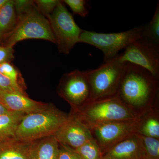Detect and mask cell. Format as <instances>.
<instances>
[{
	"instance_id": "obj_1",
	"label": "cell",
	"mask_w": 159,
	"mask_h": 159,
	"mask_svg": "<svg viewBox=\"0 0 159 159\" xmlns=\"http://www.w3.org/2000/svg\"><path fill=\"white\" fill-rule=\"evenodd\" d=\"M157 78L141 67L126 63L116 96L133 106L145 105L157 93Z\"/></svg>"
},
{
	"instance_id": "obj_2",
	"label": "cell",
	"mask_w": 159,
	"mask_h": 159,
	"mask_svg": "<svg viewBox=\"0 0 159 159\" xmlns=\"http://www.w3.org/2000/svg\"><path fill=\"white\" fill-rule=\"evenodd\" d=\"M72 112L89 129L102 123L138 120L116 96L86 102Z\"/></svg>"
},
{
	"instance_id": "obj_3",
	"label": "cell",
	"mask_w": 159,
	"mask_h": 159,
	"mask_svg": "<svg viewBox=\"0 0 159 159\" xmlns=\"http://www.w3.org/2000/svg\"><path fill=\"white\" fill-rule=\"evenodd\" d=\"M68 117L51 103L46 109L25 115L18 125L16 139L31 142L54 135Z\"/></svg>"
},
{
	"instance_id": "obj_4",
	"label": "cell",
	"mask_w": 159,
	"mask_h": 159,
	"mask_svg": "<svg viewBox=\"0 0 159 159\" xmlns=\"http://www.w3.org/2000/svg\"><path fill=\"white\" fill-rule=\"evenodd\" d=\"M125 64L118 54L98 68L86 71L90 92L88 102L116 96Z\"/></svg>"
},
{
	"instance_id": "obj_5",
	"label": "cell",
	"mask_w": 159,
	"mask_h": 159,
	"mask_svg": "<svg viewBox=\"0 0 159 159\" xmlns=\"http://www.w3.org/2000/svg\"><path fill=\"white\" fill-rule=\"evenodd\" d=\"M145 27L117 33H102L83 30L79 43L88 44L102 51L104 62L116 57L119 51L125 49L135 41L143 38Z\"/></svg>"
},
{
	"instance_id": "obj_6",
	"label": "cell",
	"mask_w": 159,
	"mask_h": 159,
	"mask_svg": "<svg viewBox=\"0 0 159 159\" xmlns=\"http://www.w3.org/2000/svg\"><path fill=\"white\" fill-rule=\"evenodd\" d=\"M40 39L56 43L48 20L38 11L36 6L29 13L18 18L16 27L5 40V45L13 48L21 41Z\"/></svg>"
},
{
	"instance_id": "obj_7",
	"label": "cell",
	"mask_w": 159,
	"mask_h": 159,
	"mask_svg": "<svg viewBox=\"0 0 159 159\" xmlns=\"http://www.w3.org/2000/svg\"><path fill=\"white\" fill-rule=\"evenodd\" d=\"M60 53L69 54L79 43L83 31L75 22L62 1H59L54 11L47 17Z\"/></svg>"
},
{
	"instance_id": "obj_8",
	"label": "cell",
	"mask_w": 159,
	"mask_h": 159,
	"mask_svg": "<svg viewBox=\"0 0 159 159\" xmlns=\"http://www.w3.org/2000/svg\"><path fill=\"white\" fill-rule=\"evenodd\" d=\"M121 61L130 63L145 69L155 77L159 74V45L144 38L132 43L120 54Z\"/></svg>"
},
{
	"instance_id": "obj_9",
	"label": "cell",
	"mask_w": 159,
	"mask_h": 159,
	"mask_svg": "<svg viewBox=\"0 0 159 159\" xmlns=\"http://www.w3.org/2000/svg\"><path fill=\"white\" fill-rule=\"evenodd\" d=\"M57 94L76 109L88 102L89 84L86 71L75 70L63 75L57 87Z\"/></svg>"
},
{
	"instance_id": "obj_10",
	"label": "cell",
	"mask_w": 159,
	"mask_h": 159,
	"mask_svg": "<svg viewBox=\"0 0 159 159\" xmlns=\"http://www.w3.org/2000/svg\"><path fill=\"white\" fill-rule=\"evenodd\" d=\"M139 124L138 120L107 122L95 125L90 129L94 133L103 155L114 145L137 133Z\"/></svg>"
},
{
	"instance_id": "obj_11",
	"label": "cell",
	"mask_w": 159,
	"mask_h": 159,
	"mask_svg": "<svg viewBox=\"0 0 159 159\" xmlns=\"http://www.w3.org/2000/svg\"><path fill=\"white\" fill-rule=\"evenodd\" d=\"M60 145L75 150L93 139L90 129L77 119L72 112L66 121L54 134Z\"/></svg>"
},
{
	"instance_id": "obj_12",
	"label": "cell",
	"mask_w": 159,
	"mask_h": 159,
	"mask_svg": "<svg viewBox=\"0 0 159 159\" xmlns=\"http://www.w3.org/2000/svg\"><path fill=\"white\" fill-rule=\"evenodd\" d=\"M0 99L10 111L25 115L43 110L51 104L33 100L26 94L1 90Z\"/></svg>"
},
{
	"instance_id": "obj_13",
	"label": "cell",
	"mask_w": 159,
	"mask_h": 159,
	"mask_svg": "<svg viewBox=\"0 0 159 159\" xmlns=\"http://www.w3.org/2000/svg\"><path fill=\"white\" fill-rule=\"evenodd\" d=\"M140 141L136 133L117 143L103 154L102 159H141Z\"/></svg>"
},
{
	"instance_id": "obj_14",
	"label": "cell",
	"mask_w": 159,
	"mask_h": 159,
	"mask_svg": "<svg viewBox=\"0 0 159 159\" xmlns=\"http://www.w3.org/2000/svg\"><path fill=\"white\" fill-rule=\"evenodd\" d=\"M59 144L54 136L31 142L29 148L31 159H56Z\"/></svg>"
},
{
	"instance_id": "obj_15",
	"label": "cell",
	"mask_w": 159,
	"mask_h": 159,
	"mask_svg": "<svg viewBox=\"0 0 159 159\" xmlns=\"http://www.w3.org/2000/svg\"><path fill=\"white\" fill-rule=\"evenodd\" d=\"M31 143L16 138L0 141V159H31L29 153Z\"/></svg>"
},
{
	"instance_id": "obj_16",
	"label": "cell",
	"mask_w": 159,
	"mask_h": 159,
	"mask_svg": "<svg viewBox=\"0 0 159 159\" xmlns=\"http://www.w3.org/2000/svg\"><path fill=\"white\" fill-rule=\"evenodd\" d=\"M18 22L13 0H8L0 9V41L5 40L16 27Z\"/></svg>"
},
{
	"instance_id": "obj_17",
	"label": "cell",
	"mask_w": 159,
	"mask_h": 159,
	"mask_svg": "<svg viewBox=\"0 0 159 159\" xmlns=\"http://www.w3.org/2000/svg\"><path fill=\"white\" fill-rule=\"evenodd\" d=\"M25 115L12 111L0 115V141L15 139L18 125Z\"/></svg>"
},
{
	"instance_id": "obj_18",
	"label": "cell",
	"mask_w": 159,
	"mask_h": 159,
	"mask_svg": "<svg viewBox=\"0 0 159 159\" xmlns=\"http://www.w3.org/2000/svg\"><path fill=\"white\" fill-rule=\"evenodd\" d=\"M136 134L141 145V159H159V139Z\"/></svg>"
},
{
	"instance_id": "obj_19",
	"label": "cell",
	"mask_w": 159,
	"mask_h": 159,
	"mask_svg": "<svg viewBox=\"0 0 159 159\" xmlns=\"http://www.w3.org/2000/svg\"><path fill=\"white\" fill-rule=\"evenodd\" d=\"M74 150L79 159H102L103 155L99 144L94 138Z\"/></svg>"
},
{
	"instance_id": "obj_20",
	"label": "cell",
	"mask_w": 159,
	"mask_h": 159,
	"mask_svg": "<svg viewBox=\"0 0 159 159\" xmlns=\"http://www.w3.org/2000/svg\"><path fill=\"white\" fill-rule=\"evenodd\" d=\"M143 38L149 41L159 45V4H157L153 17L147 27H145Z\"/></svg>"
},
{
	"instance_id": "obj_21",
	"label": "cell",
	"mask_w": 159,
	"mask_h": 159,
	"mask_svg": "<svg viewBox=\"0 0 159 159\" xmlns=\"http://www.w3.org/2000/svg\"><path fill=\"white\" fill-rule=\"evenodd\" d=\"M0 73L8 77L15 84L25 91L26 86L18 69L10 62L0 65Z\"/></svg>"
},
{
	"instance_id": "obj_22",
	"label": "cell",
	"mask_w": 159,
	"mask_h": 159,
	"mask_svg": "<svg viewBox=\"0 0 159 159\" xmlns=\"http://www.w3.org/2000/svg\"><path fill=\"white\" fill-rule=\"evenodd\" d=\"M140 129L137 130V133L145 136L159 139V122L157 119L150 117L145 120Z\"/></svg>"
},
{
	"instance_id": "obj_23",
	"label": "cell",
	"mask_w": 159,
	"mask_h": 159,
	"mask_svg": "<svg viewBox=\"0 0 159 159\" xmlns=\"http://www.w3.org/2000/svg\"><path fill=\"white\" fill-rule=\"evenodd\" d=\"M63 3L68 6L74 14L85 17L89 14L87 1L84 0H64Z\"/></svg>"
},
{
	"instance_id": "obj_24",
	"label": "cell",
	"mask_w": 159,
	"mask_h": 159,
	"mask_svg": "<svg viewBox=\"0 0 159 159\" xmlns=\"http://www.w3.org/2000/svg\"><path fill=\"white\" fill-rule=\"evenodd\" d=\"M34 4L38 11L46 17H48L54 11L58 0H35Z\"/></svg>"
},
{
	"instance_id": "obj_25",
	"label": "cell",
	"mask_w": 159,
	"mask_h": 159,
	"mask_svg": "<svg viewBox=\"0 0 159 159\" xmlns=\"http://www.w3.org/2000/svg\"><path fill=\"white\" fill-rule=\"evenodd\" d=\"M17 18L29 13L35 7L34 1L32 0H13Z\"/></svg>"
},
{
	"instance_id": "obj_26",
	"label": "cell",
	"mask_w": 159,
	"mask_h": 159,
	"mask_svg": "<svg viewBox=\"0 0 159 159\" xmlns=\"http://www.w3.org/2000/svg\"><path fill=\"white\" fill-rule=\"evenodd\" d=\"M0 90L6 92H16L26 94V91L23 90L15 84L8 77L0 73Z\"/></svg>"
},
{
	"instance_id": "obj_27",
	"label": "cell",
	"mask_w": 159,
	"mask_h": 159,
	"mask_svg": "<svg viewBox=\"0 0 159 159\" xmlns=\"http://www.w3.org/2000/svg\"><path fill=\"white\" fill-rule=\"evenodd\" d=\"M56 159H79L74 149L65 145H60Z\"/></svg>"
},
{
	"instance_id": "obj_28",
	"label": "cell",
	"mask_w": 159,
	"mask_h": 159,
	"mask_svg": "<svg viewBox=\"0 0 159 159\" xmlns=\"http://www.w3.org/2000/svg\"><path fill=\"white\" fill-rule=\"evenodd\" d=\"M13 48L0 45V65L11 62L14 58Z\"/></svg>"
},
{
	"instance_id": "obj_29",
	"label": "cell",
	"mask_w": 159,
	"mask_h": 159,
	"mask_svg": "<svg viewBox=\"0 0 159 159\" xmlns=\"http://www.w3.org/2000/svg\"><path fill=\"white\" fill-rule=\"evenodd\" d=\"M11 112L8 109L6 106L4 105L2 100L0 99V115L3 114H7L8 113Z\"/></svg>"
},
{
	"instance_id": "obj_30",
	"label": "cell",
	"mask_w": 159,
	"mask_h": 159,
	"mask_svg": "<svg viewBox=\"0 0 159 159\" xmlns=\"http://www.w3.org/2000/svg\"><path fill=\"white\" fill-rule=\"evenodd\" d=\"M7 1L8 0H0V9L7 2Z\"/></svg>"
}]
</instances>
